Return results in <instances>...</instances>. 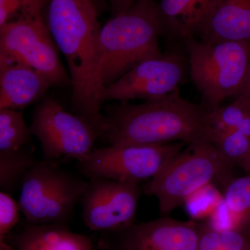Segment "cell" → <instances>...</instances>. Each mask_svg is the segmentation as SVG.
I'll list each match as a JSON object with an SVG mask.
<instances>
[{
  "instance_id": "1",
  "label": "cell",
  "mask_w": 250,
  "mask_h": 250,
  "mask_svg": "<svg viewBox=\"0 0 250 250\" xmlns=\"http://www.w3.org/2000/svg\"><path fill=\"white\" fill-rule=\"evenodd\" d=\"M45 21L68 65L73 113L94 125L102 136L104 87L99 74L102 27L95 5L92 0H51Z\"/></svg>"
},
{
  "instance_id": "2",
  "label": "cell",
  "mask_w": 250,
  "mask_h": 250,
  "mask_svg": "<svg viewBox=\"0 0 250 250\" xmlns=\"http://www.w3.org/2000/svg\"><path fill=\"white\" fill-rule=\"evenodd\" d=\"M210 113L182 98L179 89L140 104L122 103L106 108L103 136L112 146H146L210 141ZM211 142V141H210Z\"/></svg>"
},
{
  "instance_id": "3",
  "label": "cell",
  "mask_w": 250,
  "mask_h": 250,
  "mask_svg": "<svg viewBox=\"0 0 250 250\" xmlns=\"http://www.w3.org/2000/svg\"><path fill=\"white\" fill-rule=\"evenodd\" d=\"M165 34L155 0H136L101 28L99 74L104 90L146 59L163 55L159 37Z\"/></svg>"
},
{
  "instance_id": "4",
  "label": "cell",
  "mask_w": 250,
  "mask_h": 250,
  "mask_svg": "<svg viewBox=\"0 0 250 250\" xmlns=\"http://www.w3.org/2000/svg\"><path fill=\"white\" fill-rule=\"evenodd\" d=\"M184 42L188 54L190 77L209 113L220 107L225 99L238 96L248 75L250 42L206 43L195 37L187 38Z\"/></svg>"
},
{
  "instance_id": "5",
  "label": "cell",
  "mask_w": 250,
  "mask_h": 250,
  "mask_svg": "<svg viewBox=\"0 0 250 250\" xmlns=\"http://www.w3.org/2000/svg\"><path fill=\"white\" fill-rule=\"evenodd\" d=\"M86 186L57 161H38L22 179L18 205L29 223L66 225Z\"/></svg>"
},
{
  "instance_id": "6",
  "label": "cell",
  "mask_w": 250,
  "mask_h": 250,
  "mask_svg": "<svg viewBox=\"0 0 250 250\" xmlns=\"http://www.w3.org/2000/svg\"><path fill=\"white\" fill-rule=\"evenodd\" d=\"M189 149L153 177L146 188L147 194L157 199L164 216L202 188L218 182L225 185L231 179V167L222 159L210 141L189 146Z\"/></svg>"
},
{
  "instance_id": "7",
  "label": "cell",
  "mask_w": 250,
  "mask_h": 250,
  "mask_svg": "<svg viewBox=\"0 0 250 250\" xmlns=\"http://www.w3.org/2000/svg\"><path fill=\"white\" fill-rule=\"evenodd\" d=\"M43 14L0 27V62H19L32 67L52 86L71 84L62 65Z\"/></svg>"
},
{
  "instance_id": "8",
  "label": "cell",
  "mask_w": 250,
  "mask_h": 250,
  "mask_svg": "<svg viewBox=\"0 0 250 250\" xmlns=\"http://www.w3.org/2000/svg\"><path fill=\"white\" fill-rule=\"evenodd\" d=\"M184 143L111 146L94 149L78 168L89 179L138 182L153 178L182 154Z\"/></svg>"
},
{
  "instance_id": "9",
  "label": "cell",
  "mask_w": 250,
  "mask_h": 250,
  "mask_svg": "<svg viewBox=\"0 0 250 250\" xmlns=\"http://www.w3.org/2000/svg\"><path fill=\"white\" fill-rule=\"evenodd\" d=\"M31 134L41 143L42 159L84 160L94 150L100 131L88 121L69 113L52 98L36 106L30 127Z\"/></svg>"
},
{
  "instance_id": "10",
  "label": "cell",
  "mask_w": 250,
  "mask_h": 250,
  "mask_svg": "<svg viewBox=\"0 0 250 250\" xmlns=\"http://www.w3.org/2000/svg\"><path fill=\"white\" fill-rule=\"evenodd\" d=\"M141 196L136 182L93 178L82 196V218L94 231L113 233L134 224Z\"/></svg>"
},
{
  "instance_id": "11",
  "label": "cell",
  "mask_w": 250,
  "mask_h": 250,
  "mask_svg": "<svg viewBox=\"0 0 250 250\" xmlns=\"http://www.w3.org/2000/svg\"><path fill=\"white\" fill-rule=\"evenodd\" d=\"M187 75V63L175 53L146 59L136 64L104 90L103 102L126 103L135 99L152 100L178 90Z\"/></svg>"
},
{
  "instance_id": "12",
  "label": "cell",
  "mask_w": 250,
  "mask_h": 250,
  "mask_svg": "<svg viewBox=\"0 0 250 250\" xmlns=\"http://www.w3.org/2000/svg\"><path fill=\"white\" fill-rule=\"evenodd\" d=\"M111 233L110 250H198L200 225L165 216Z\"/></svg>"
},
{
  "instance_id": "13",
  "label": "cell",
  "mask_w": 250,
  "mask_h": 250,
  "mask_svg": "<svg viewBox=\"0 0 250 250\" xmlns=\"http://www.w3.org/2000/svg\"><path fill=\"white\" fill-rule=\"evenodd\" d=\"M195 36L206 43L250 42V0H208Z\"/></svg>"
},
{
  "instance_id": "14",
  "label": "cell",
  "mask_w": 250,
  "mask_h": 250,
  "mask_svg": "<svg viewBox=\"0 0 250 250\" xmlns=\"http://www.w3.org/2000/svg\"><path fill=\"white\" fill-rule=\"evenodd\" d=\"M52 87L32 67L19 62H0V109L27 107Z\"/></svg>"
},
{
  "instance_id": "15",
  "label": "cell",
  "mask_w": 250,
  "mask_h": 250,
  "mask_svg": "<svg viewBox=\"0 0 250 250\" xmlns=\"http://www.w3.org/2000/svg\"><path fill=\"white\" fill-rule=\"evenodd\" d=\"M17 250H93L90 237L72 232L65 225L26 227L15 239Z\"/></svg>"
},
{
  "instance_id": "16",
  "label": "cell",
  "mask_w": 250,
  "mask_h": 250,
  "mask_svg": "<svg viewBox=\"0 0 250 250\" xmlns=\"http://www.w3.org/2000/svg\"><path fill=\"white\" fill-rule=\"evenodd\" d=\"M208 0H161L159 11L165 33L185 40L195 37Z\"/></svg>"
},
{
  "instance_id": "17",
  "label": "cell",
  "mask_w": 250,
  "mask_h": 250,
  "mask_svg": "<svg viewBox=\"0 0 250 250\" xmlns=\"http://www.w3.org/2000/svg\"><path fill=\"white\" fill-rule=\"evenodd\" d=\"M223 199L233 217V229L250 236V174L229 179L225 185Z\"/></svg>"
},
{
  "instance_id": "18",
  "label": "cell",
  "mask_w": 250,
  "mask_h": 250,
  "mask_svg": "<svg viewBox=\"0 0 250 250\" xmlns=\"http://www.w3.org/2000/svg\"><path fill=\"white\" fill-rule=\"evenodd\" d=\"M27 146L12 152H0V188L10 194L21 187L22 179L37 164Z\"/></svg>"
},
{
  "instance_id": "19",
  "label": "cell",
  "mask_w": 250,
  "mask_h": 250,
  "mask_svg": "<svg viewBox=\"0 0 250 250\" xmlns=\"http://www.w3.org/2000/svg\"><path fill=\"white\" fill-rule=\"evenodd\" d=\"M198 250H250V236L234 229L200 225Z\"/></svg>"
},
{
  "instance_id": "20",
  "label": "cell",
  "mask_w": 250,
  "mask_h": 250,
  "mask_svg": "<svg viewBox=\"0 0 250 250\" xmlns=\"http://www.w3.org/2000/svg\"><path fill=\"white\" fill-rule=\"evenodd\" d=\"M31 135L22 111L0 109V152H12L26 147L30 142Z\"/></svg>"
},
{
  "instance_id": "21",
  "label": "cell",
  "mask_w": 250,
  "mask_h": 250,
  "mask_svg": "<svg viewBox=\"0 0 250 250\" xmlns=\"http://www.w3.org/2000/svg\"><path fill=\"white\" fill-rule=\"evenodd\" d=\"M210 141L229 167L240 164L250 148V138L236 130L213 129Z\"/></svg>"
},
{
  "instance_id": "22",
  "label": "cell",
  "mask_w": 250,
  "mask_h": 250,
  "mask_svg": "<svg viewBox=\"0 0 250 250\" xmlns=\"http://www.w3.org/2000/svg\"><path fill=\"white\" fill-rule=\"evenodd\" d=\"M51 0H0V27L42 14Z\"/></svg>"
},
{
  "instance_id": "23",
  "label": "cell",
  "mask_w": 250,
  "mask_h": 250,
  "mask_svg": "<svg viewBox=\"0 0 250 250\" xmlns=\"http://www.w3.org/2000/svg\"><path fill=\"white\" fill-rule=\"evenodd\" d=\"M21 211L18 202L10 194L0 192V244L1 250H11L5 243L6 237L19 220Z\"/></svg>"
},
{
  "instance_id": "24",
  "label": "cell",
  "mask_w": 250,
  "mask_h": 250,
  "mask_svg": "<svg viewBox=\"0 0 250 250\" xmlns=\"http://www.w3.org/2000/svg\"><path fill=\"white\" fill-rule=\"evenodd\" d=\"M136 0H108L113 16L121 14L129 9Z\"/></svg>"
},
{
  "instance_id": "25",
  "label": "cell",
  "mask_w": 250,
  "mask_h": 250,
  "mask_svg": "<svg viewBox=\"0 0 250 250\" xmlns=\"http://www.w3.org/2000/svg\"><path fill=\"white\" fill-rule=\"evenodd\" d=\"M236 98L240 99L242 101L250 104V60L246 82Z\"/></svg>"
},
{
  "instance_id": "26",
  "label": "cell",
  "mask_w": 250,
  "mask_h": 250,
  "mask_svg": "<svg viewBox=\"0 0 250 250\" xmlns=\"http://www.w3.org/2000/svg\"><path fill=\"white\" fill-rule=\"evenodd\" d=\"M243 168L248 171L250 173V148L249 151H248V154L244 158L243 161H241V164H239Z\"/></svg>"
}]
</instances>
